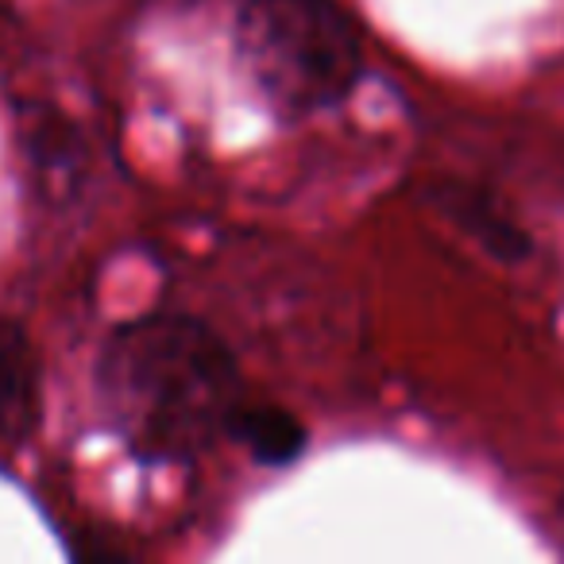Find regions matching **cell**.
I'll return each mask as SVG.
<instances>
[{
  "instance_id": "obj_3",
  "label": "cell",
  "mask_w": 564,
  "mask_h": 564,
  "mask_svg": "<svg viewBox=\"0 0 564 564\" xmlns=\"http://www.w3.org/2000/svg\"><path fill=\"white\" fill-rule=\"evenodd\" d=\"M40 422V360L12 322H0V441L24 445Z\"/></svg>"
},
{
  "instance_id": "obj_1",
  "label": "cell",
  "mask_w": 564,
  "mask_h": 564,
  "mask_svg": "<svg viewBox=\"0 0 564 564\" xmlns=\"http://www.w3.org/2000/svg\"><path fill=\"white\" fill-rule=\"evenodd\" d=\"M97 394L112 430L143 460L182 464L232 437L243 383L209 325L151 314L120 325L97 364Z\"/></svg>"
},
{
  "instance_id": "obj_2",
  "label": "cell",
  "mask_w": 564,
  "mask_h": 564,
  "mask_svg": "<svg viewBox=\"0 0 564 564\" xmlns=\"http://www.w3.org/2000/svg\"><path fill=\"white\" fill-rule=\"evenodd\" d=\"M236 51L282 117L345 101L364 70L360 32L337 0H243Z\"/></svg>"
},
{
  "instance_id": "obj_4",
  "label": "cell",
  "mask_w": 564,
  "mask_h": 564,
  "mask_svg": "<svg viewBox=\"0 0 564 564\" xmlns=\"http://www.w3.org/2000/svg\"><path fill=\"white\" fill-rule=\"evenodd\" d=\"M232 437L243 441V448L263 464L294 460L302 453V445H306V433H302V425L286 410L251 406V402H243V410L236 414Z\"/></svg>"
},
{
  "instance_id": "obj_5",
  "label": "cell",
  "mask_w": 564,
  "mask_h": 564,
  "mask_svg": "<svg viewBox=\"0 0 564 564\" xmlns=\"http://www.w3.org/2000/svg\"><path fill=\"white\" fill-rule=\"evenodd\" d=\"M78 564H128L124 556H117V553H109V549H101V545H94V556H78Z\"/></svg>"
}]
</instances>
